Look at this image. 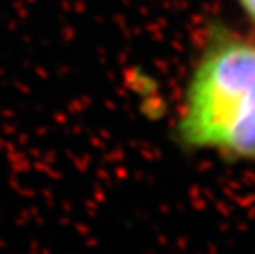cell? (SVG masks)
Segmentation results:
<instances>
[{"label": "cell", "mask_w": 255, "mask_h": 254, "mask_svg": "<svg viewBox=\"0 0 255 254\" xmlns=\"http://www.w3.org/2000/svg\"><path fill=\"white\" fill-rule=\"evenodd\" d=\"M175 137L183 149L255 160V43L209 30L181 101Z\"/></svg>", "instance_id": "1"}, {"label": "cell", "mask_w": 255, "mask_h": 254, "mask_svg": "<svg viewBox=\"0 0 255 254\" xmlns=\"http://www.w3.org/2000/svg\"><path fill=\"white\" fill-rule=\"evenodd\" d=\"M237 3L241 5L244 13L255 23V0H237Z\"/></svg>", "instance_id": "2"}]
</instances>
